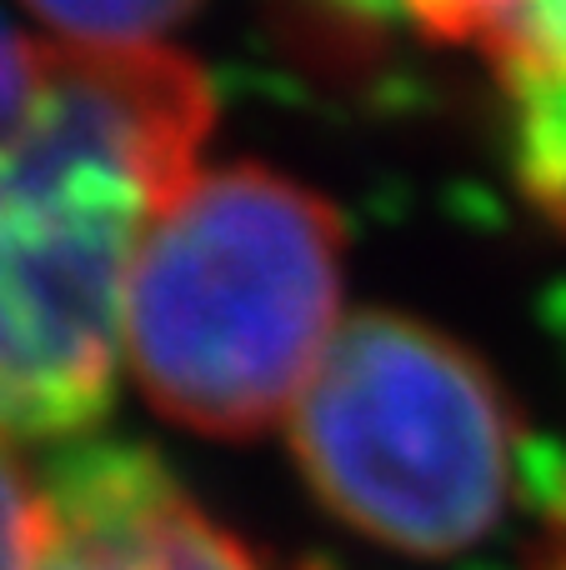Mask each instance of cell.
Masks as SVG:
<instances>
[{
  "mask_svg": "<svg viewBox=\"0 0 566 570\" xmlns=\"http://www.w3.org/2000/svg\"><path fill=\"white\" fill-rule=\"evenodd\" d=\"M497 80L517 190L552 226H566V70H511Z\"/></svg>",
  "mask_w": 566,
  "mask_h": 570,
  "instance_id": "cell-4",
  "label": "cell"
},
{
  "mask_svg": "<svg viewBox=\"0 0 566 570\" xmlns=\"http://www.w3.org/2000/svg\"><path fill=\"white\" fill-rule=\"evenodd\" d=\"M291 451L336 521L407 556L481 546L527 461L497 375L397 311L336 331L291 415Z\"/></svg>",
  "mask_w": 566,
  "mask_h": 570,
  "instance_id": "cell-3",
  "label": "cell"
},
{
  "mask_svg": "<svg viewBox=\"0 0 566 570\" xmlns=\"http://www.w3.org/2000/svg\"><path fill=\"white\" fill-rule=\"evenodd\" d=\"M26 6L80 50H136L191 16L201 0H26Z\"/></svg>",
  "mask_w": 566,
  "mask_h": 570,
  "instance_id": "cell-5",
  "label": "cell"
},
{
  "mask_svg": "<svg viewBox=\"0 0 566 570\" xmlns=\"http://www.w3.org/2000/svg\"><path fill=\"white\" fill-rule=\"evenodd\" d=\"M347 226L271 166L186 180L126 285V351L160 415L251 441L286 415L341 311Z\"/></svg>",
  "mask_w": 566,
  "mask_h": 570,
  "instance_id": "cell-2",
  "label": "cell"
},
{
  "mask_svg": "<svg viewBox=\"0 0 566 570\" xmlns=\"http://www.w3.org/2000/svg\"><path fill=\"white\" fill-rule=\"evenodd\" d=\"M40 66H46V50L30 46V40L0 16V140L20 126V116H26L30 100H36Z\"/></svg>",
  "mask_w": 566,
  "mask_h": 570,
  "instance_id": "cell-8",
  "label": "cell"
},
{
  "mask_svg": "<svg viewBox=\"0 0 566 570\" xmlns=\"http://www.w3.org/2000/svg\"><path fill=\"white\" fill-rule=\"evenodd\" d=\"M40 570H116L106 561V556L86 551V546L66 541V535H56L46 525V556H40Z\"/></svg>",
  "mask_w": 566,
  "mask_h": 570,
  "instance_id": "cell-9",
  "label": "cell"
},
{
  "mask_svg": "<svg viewBox=\"0 0 566 570\" xmlns=\"http://www.w3.org/2000/svg\"><path fill=\"white\" fill-rule=\"evenodd\" d=\"M326 6L341 16L371 20V26H417L437 40L487 46L517 0H326Z\"/></svg>",
  "mask_w": 566,
  "mask_h": 570,
  "instance_id": "cell-6",
  "label": "cell"
},
{
  "mask_svg": "<svg viewBox=\"0 0 566 570\" xmlns=\"http://www.w3.org/2000/svg\"><path fill=\"white\" fill-rule=\"evenodd\" d=\"M46 495L0 451V570H40L46 556Z\"/></svg>",
  "mask_w": 566,
  "mask_h": 570,
  "instance_id": "cell-7",
  "label": "cell"
},
{
  "mask_svg": "<svg viewBox=\"0 0 566 570\" xmlns=\"http://www.w3.org/2000/svg\"><path fill=\"white\" fill-rule=\"evenodd\" d=\"M211 110L176 50H46L36 100L0 140L6 435L50 441L106 411L130 256L186 190Z\"/></svg>",
  "mask_w": 566,
  "mask_h": 570,
  "instance_id": "cell-1",
  "label": "cell"
},
{
  "mask_svg": "<svg viewBox=\"0 0 566 570\" xmlns=\"http://www.w3.org/2000/svg\"><path fill=\"white\" fill-rule=\"evenodd\" d=\"M547 325L557 331V341H562V351H566V285H562V291H552V301H547Z\"/></svg>",
  "mask_w": 566,
  "mask_h": 570,
  "instance_id": "cell-10",
  "label": "cell"
}]
</instances>
